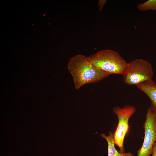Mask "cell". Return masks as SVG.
Returning a JSON list of instances; mask_svg holds the SVG:
<instances>
[{
    "instance_id": "cell-1",
    "label": "cell",
    "mask_w": 156,
    "mask_h": 156,
    "mask_svg": "<svg viewBox=\"0 0 156 156\" xmlns=\"http://www.w3.org/2000/svg\"><path fill=\"white\" fill-rule=\"evenodd\" d=\"M67 68L76 90L86 84L98 82L110 75L93 65L88 57L81 54L72 57Z\"/></svg>"
},
{
    "instance_id": "cell-2",
    "label": "cell",
    "mask_w": 156,
    "mask_h": 156,
    "mask_svg": "<svg viewBox=\"0 0 156 156\" xmlns=\"http://www.w3.org/2000/svg\"><path fill=\"white\" fill-rule=\"evenodd\" d=\"M88 57L96 67L110 75H122L127 63L119 53L111 49L101 50Z\"/></svg>"
},
{
    "instance_id": "cell-3",
    "label": "cell",
    "mask_w": 156,
    "mask_h": 156,
    "mask_svg": "<svg viewBox=\"0 0 156 156\" xmlns=\"http://www.w3.org/2000/svg\"><path fill=\"white\" fill-rule=\"evenodd\" d=\"M122 75L125 83L129 85L137 86L152 79L153 72L149 62L142 59H136L127 63Z\"/></svg>"
},
{
    "instance_id": "cell-4",
    "label": "cell",
    "mask_w": 156,
    "mask_h": 156,
    "mask_svg": "<svg viewBox=\"0 0 156 156\" xmlns=\"http://www.w3.org/2000/svg\"><path fill=\"white\" fill-rule=\"evenodd\" d=\"M136 110L134 106L130 105H126L122 108L116 106L112 109L113 112L117 116L118 120V126L114 134V144L118 146L120 153L125 152L123 143L125 136L129 127V120Z\"/></svg>"
},
{
    "instance_id": "cell-5",
    "label": "cell",
    "mask_w": 156,
    "mask_h": 156,
    "mask_svg": "<svg viewBox=\"0 0 156 156\" xmlns=\"http://www.w3.org/2000/svg\"><path fill=\"white\" fill-rule=\"evenodd\" d=\"M144 137L143 144L137 151L138 156H150L156 141V111L151 106L148 109L143 125Z\"/></svg>"
},
{
    "instance_id": "cell-6",
    "label": "cell",
    "mask_w": 156,
    "mask_h": 156,
    "mask_svg": "<svg viewBox=\"0 0 156 156\" xmlns=\"http://www.w3.org/2000/svg\"><path fill=\"white\" fill-rule=\"evenodd\" d=\"M149 97L151 102V107L156 111V84L152 80L143 82L136 86Z\"/></svg>"
},
{
    "instance_id": "cell-7",
    "label": "cell",
    "mask_w": 156,
    "mask_h": 156,
    "mask_svg": "<svg viewBox=\"0 0 156 156\" xmlns=\"http://www.w3.org/2000/svg\"><path fill=\"white\" fill-rule=\"evenodd\" d=\"M109 135L107 136L104 133L100 134L101 136L105 139L108 144V156H134L130 152L121 153L118 151L114 146V134L112 132H109Z\"/></svg>"
},
{
    "instance_id": "cell-8",
    "label": "cell",
    "mask_w": 156,
    "mask_h": 156,
    "mask_svg": "<svg viewBox=\"0 0 156 156\" xmlns=\"http://www.w3.org/2000/svg\"><path fill=\"white\" fill-rule=\"evenodd\" d=\"M137 8L141 11L149 10L156 11V0H148L139 4Z\"/></svg>"
},
{
    "instance_id": "cell-9",
    "label": "cell",
    "mask_w": 156,
    "mask_h": 156,
    "mask_svg": "<svg viewBox=\"0 0 156 156\" xmlns=\"http://www.w3.org/2000/svg\"><path fill=\"white\" fill-rule=\"evenodd\" d=\"M106 0H99L98 2V5L100 10H101L106 2Z\"/></svg>"
},
{
    "instance_id": "cell-10",
    "label": "cell",
    "mask_w": 156,
    "mask_h": 156,
    "mask_svg": "<svg viewBox=\"0 0 156 156\" xmlns=\"http://www.w3.org/2000/svg\"><path fill=\"white\" fill-rule=\"evenodd\" d=\"M152 154L151 156H156V141L153 147Z\"/></svg>"
}]
</instances>
